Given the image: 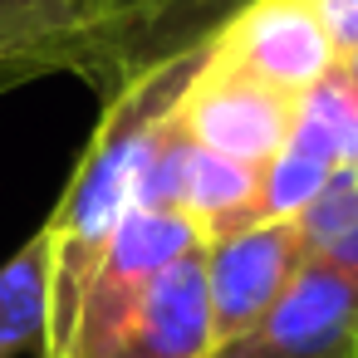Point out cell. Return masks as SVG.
Returning a JSON list of instances; mask_svg holds the SVG:
<instances>
[{
	"label": "cell",
	"instance_id": "1",
	"mask_svg": "<svg viewBox=\"0 0 358 358\" xmlns=\"http://www.w3.org/2000/svg\"><path fill=\"white\" fill-rule=\"evenodd\" d=\"M206 45L172 55L133 79H123L113 94H103V118L59 196V206L50 211V221L40 226L50 241V329H45V348L40 358H59L79 314V299L113 241V231L128 221V211L138 206V187H143V167L148 152L167 123V113L177 108L187 79L196 74Z\"/></svg>",
	"mask_w": 358,
	"mask_h": 358
},
{
	"label": "cell",
	"instance_id": "2",
	"mask_svg": "<svg viewBox=\"0 0 358 358\" xmlns=\"http://www.w3.org/2000/svg\"><path fill=\"white\" fill-rule=\"evenodd\" d=\"M50 74L123 84L113 0H0V94Z\"/></svg>",
	"mask_w": 358,
	"mask_h": 358
},
{
	"label": "cell",
	"instance_id": "3",
	"mask_svg": "<svg viewBox=\"0 0 358 358\" xmlns=\"http://www.w3.org/2000/svg\"><path fill=\"white\" fill-rule=\"evenodd\" d=\"M294 103L299 99L260 84L255 74H245L226 59H216L211 40H206V55H201L196 74L187 79L172 118L196 148L221 152V157L245 162V167H265L289 143Z\"/></svg>",
	"mask_w": 358,
	"mask_h": 358
},
{
	"label": "cell",
	"instance_id": "4",
	"mask_svg": "<svg viewBox=\"0 0 358 358\" xmlns=\"http://www.w3.org/2000/svg\"><path fill=\"white\" fill-rule=\"evenodd\" d=\"M201 245V231L182 216V211H152V206H133L128 221L113 231L84 299H79V314H74V329H69V343L59 358H74L84 348H94L128 309L133 299L172 265L182 260L187 250Z\"/></svg>",
	"mask_w": 358,
	"mask_h": 358
},
{
	"label": "cell",
	"instance_id": "5",
	"mask_svg": "<svg viewBox=\"0 0 358 358\" xmlns=\"http://www.w3.org/2000/svg\"><path fill=\"white\" fill-rule=\"evenodd\" d=\"M211 55L289 99L309 94L324 74L338 69V50L314 0H245L211 35Z\"/></svg>",
	"mask_w": 358,
	"mask_h": 358
},
{
	"label": "cell",
	"instance_id": "6",
	"mask_svg": "<svg viewBox=\"0 0 358 358\" xmlns=\"http://www.w3.org/2000/svg\"><path fill=\"white\" fill-rule=\"evenodd\" d=\"M211 358H358V280L304 260L280 304Z\"/></svg>",
	"mask_w": 358,
	"mask_h": 358
},
{
	"label": "cell",
	"instance_id": "7",
	"mask_svg": "<svg viewBox=\"0 0 358 358\" xmlns=\"http://www.w3.org/2000/svg\"><path fill=\"white\" fill-rule=\"evenodd\" d=\"M304 260H309V250H304L294 221H260V226L231 231L221 241H206L201 265H206L216 348L241 338L245 329H255L280 304V294L294 285Z\"/></svg>",
	"mask_w": 358,
	"mask_h": 358
},
{
	"label": "cell",
	"instance_id": "8",
	"mask_svg": "<svg viewBox=\"0 0 358 358\" xmlns=\"http://www.w3.org/2000/svg\"><path fill=\"white\" fill-rule=\"evenodd\" d=\"M211 353L216 329H211L206 265L196 245L182 260H172L94 348L74 358H211Z\"/></svg>",
	"mask_w": 358,
	"mask_h": 358
},
{
	"label": "cell",
	"instance_id": "9",
	"mask_svg": "<svg viewBox=\"0 0 358 358\" xmlns=\"http://www.w3.org/2000/svg\"><path fill=\"white\" fill-rule=\"evenodd\" d=\"M245 0H113L123 79L206 45Z\"/></svg>",
	"mask_w": 358,
	"mask_h": 358
},
{
	"label": "cell",
	"instance_id": "10",
	"mask_svg": "<svg viewBox=\"0 0 358 358\" xmlns=\"http://www.w3.org/2000/svg\"><path fill=\"white\" fill-rule=\"evenodd\" d=\"M50 329V241L35 231L0 265V358L40 353Z\"/></svg>",
	"mask_w": 358,
	"mask_h": 358
},
{
	"label": "cell",
	"instance_id": "11",
	"mask_svg": "<svg viewBox=\"0 0 358 358\" xmlns=\"http://www.w3.org/2000/svg\"><path fill=\"white\" fill-rule=\"evenodd\" d=\"M289 148L329 162L334 172L338 167H358V89L348 84L343 69L324 74L309 94H299Z\"/></svg>",
	"mask_w": 358,
	"mask_h": 358
},
{
	"label": "cell",
	"instance_id": "12",
	"mask_svg": "<svg viewBox=\"0 0 358 358\" xmlns=\"http://www.w3.org/2000/svg\"><path fill=\"white\" fill-rule=\"evenodd\" d=\"M334 177L329 162L299 152V148H280L265 167H260V192H255V226L260 221H294L314 196L319 187Z\"/></svg>",
	"mask_w": 358,
	"mask_h": 358
},
{
	"label": "cell",
	"instance_id": "13",
	"mask_svg": "<svg viewBox=\"0 0 358 358\" xmlns=\"http://www.w3.org/2000/svg\"><path fill=\"white\" fill-rule=\"evenodd\" d=\"M358 226V167H338L324 187H319V196L294 216V231H299V241H304V250L309 255H319V250H329L343 231H353Z\"/></svg>",
	"mask_w": 358,
	"mask_h": 358
},
{
	"label": "cell",
	"instance_id": "14",
	"mask_svg": "<svg viewBox=\"0 0 358 358\" xmlns=\"http://www.w3.org/2000/svg\"><path fill=\"white\" fill-rule=\"evenodd\" d=\"M314 10H319V20H324V30L334 40L338 59L348 50H358V0H314Z\"/></svg>",
	"mask_w": 358,
	"mask_h": 358
},
{
	"label": "cell",
	"instance_id": "15",
	"mask_svg": "<svg viewBox=\"0 0 358 358\" xmlns=\"http://www.w3.org/2000/svg\"><path fill=\"white\" fill-rule=\"evenodd\" d=\"M309 260H324V265H334V270H343V275H353V280H358V226H353V231H343L329 250H319V255H309Z\"/></svg>",
	"mask_w": 358,
	"mask_h": 358
},
{
	"label": "cell",
	"instance_id": "16",
	"mask_svg": "<svg viewBox=\"0 0 358 358\" xmlns=\"http://www.w3.org/2000/svg\"><path fill=\"white\" fill-rule=\"evenodd\" d=\"M338 69H343V74H348V84L358 89V50H348V55L338 59Z\"/></svg>",
	"mask_w": 358,
	"mask_h": 358
}]
</instances>
